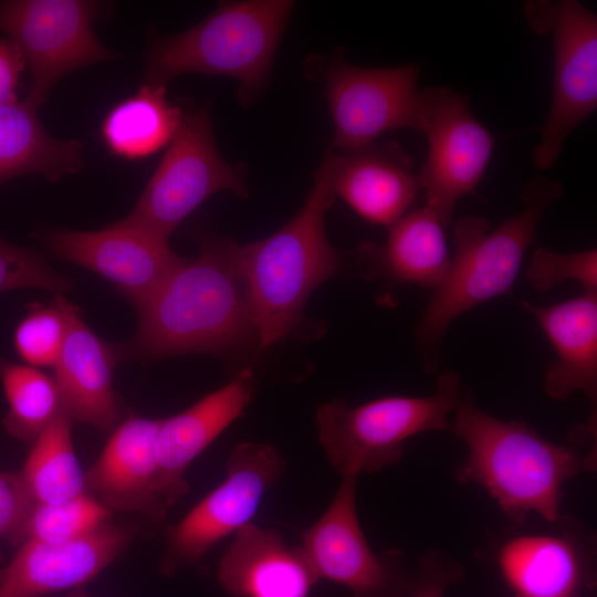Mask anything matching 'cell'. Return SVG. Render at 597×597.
<instances>
[{
	"label": "cell",
	"instance_id": "obj_22",
	"mask_svg": "<svg viewBox=\"0 0 597 597\" xmlns=\"http://www.w3.org/2000/svg\"><path fill=\"white\" fill-rule=\"evenodd\" d=\"M420 189L411 160L396 144L336 154L335 195L371 223L392 226L407 213Z\"/></svg>",
	"mask_w": 597,
	"mask_h": 597
},
{
	"label": "cell",
	"instance_id": "obj_35",
	"mask_svg": "<svg viewBox=\"0 0 597 597\" xmlns=\"http://www.w3.org/2000/svg\"><path fill=\"white\" fill-rule=\"evenodd\" d=\"M61 597H93V596L86 593L83 588H78V589L67 591L65 595Z\"/></svg>",
	"mask_w": 597,
	"mask_h": 597
},
{
	"label": "cell",
	"instance_id": "obj_30",
	"mask_svg": "<svg viewBox=\"0 0 597 597\" xmlns=\"http://www.w3.org/2000/svg\"><path fill=\"white\" fill-rule=\"evenodd\" d=\"M73 286L32 249L11 244L0 237V292L40 289L61 295Z\"/></svg>",
	"mask_w": 597,
	"mask_h": 597
},
{
	"label": "cell",
	"instance_id": "obj_4",
	"mask_svg": "<svg viewBox=\"0 0 597 597\" xmlns=\"http://www.w3.org/2000/svg\"><path fill=\"white\" fill-rule=\"evenodd\" d=\"M335 158L336 151L328 149L304 206L286 224L239 247L261 348L298 332L308 296L339 266V254L325 233V213L336 196Z\"/></svg>",
	"mask_w": 597,
	"mask_h": 597
},
{
	"label": "cell",
	"instance_id": "obj_32",
	"mask_svg": "<svg viewBox=\"0 0 597 597\" xmlns=\"http://www.w3.org/2000/svg\"><path fill=\"white\" fill-rule=\"evenodd\" d=\"M462 566L438 549H428L419 559L411 597H446L447 589L462 580Z\"/></svg>",
	"mask_w": 597,
	"mask_h": 597
},
{
	"label": "cell",
	"instance_id": "obj_17",
	"mask_svg": "<svg viewBox=\"0 0 597 597\" xmlns=\"http://www.w3.org/2000/svg\"><path fill=\"white\" fill-rule=\"evenodd\" d=\"M159 421L130 416L117 425L85 471L86 491L112 512L139 513L154 522L166 519L156 457Z\"/></svg>",
	"mask_w": 597,
	"mask_h": 597
},
{
	"label": "cell",
	"instance_id": "obj_2",
	"mask_svg": "<svg viewBox=\"0 0 597 597\" xmlns=\"http://www.w3.org/2000/svg\"><path fill=\"white\" fill-rule=\"evenodd\" d=\"M453 433L467 446L468 457L457 479L481 485L514 524L528 513L557 523L565 483L580 471L595 468L578 446L546 440L523 421H504L461 396Z\"/></svg>",
	"mask_w": 597,
	"mask_h": 597
},
{
	"label": "cell",
	"instance_id": "obj_7",
	"mask_svg": "<svg viewBox=\"0 0 597 597\" xmlns=\"http://www.w3.org/2000/svg\"><path fill=\"white\" fill-rule=\"evenodd\" d=\"M221 190L247 197L244 171L220 155L207 105L182 111L165 155L124 220L168 239L186 217Z\"/></svg>",
	"mask_w": 597,
	"mask_h": 597
},
{
	"label": "cell",
	"instance_id": "obj_9",
	"mask_svg": "<svg viewBox=\"0 0 597 597\" xmlns=\"http://www.w3.org/2000/svg\"><path fill=\"white\" fill-rule=\"evenodd\" d=\"M103 8L86 0L0 1V32L18 44L31 73L27 103L39 108L65 75L118 56L94 32Z\"/></svg>",
	"mask_w": 597,
	"mask_h": 597
},
{
	"label": "cell",
	"instance_id": "obj_34",
	"mask_svg": "<svg viewBox=\"0 0 597 597\" xmlns=\"http://www.w3.org/2000/svg\"><path fill=\"white\" fill-rule=\"evenodd\" d=\"M27 67L18 44L8 36H0V105L18 102L17 87Z\"/></svg>",
	"mask_w": 597,
	"mask_h": 597
},
{
	"label": "cell",
	"instance_id": "obj_5",
	"mask_svg": "<svg viewBox=\"0 0 597 597\" xmlns=\"http://www.w3.org/2000/svg\"><path fill=\"white\" fill-rule=\"evenodd\" d=\"M294 6L289 0L223 2L192 28L155 38L146 50L145 83L166 86L186 73L226 76L238 81L241 103L254 102Z\"/></svg>",
	"mask_w": 597,
	"mask_h": 597
},
{
	"label": "cell",
	"instance_id": "obj_19",
	"mask_svg": "<svg viewBox=\"0 0 597 597\" xmlns=\"http://www.w3.org/2000/svg\"><path fill=\"white\" fill-rule=\"evenodd\" d=\"M217 569L232 597H308L320 582L304 552L273 528L250 522L234 534Z\"/></svg>",
	"mask_w": 597,
	"mask_h": 597
},
{
	"label": "cell",
	"instance_id": "obj_28",
	"mask_svg": "<svg viewBox=\"0 0 597 597\" xmlns=\"http://www.w3.org/2000/svg\"><path fill=\"white\" fill-rule=\"evenodd\" d=\"M112 514L85 492L67 500L33 505L7 538L14 546L27 542H72L109 523Z\"/></svg>",
	"mask_w": 597,
	"mask_h": 597
},
{
	"label": "cell",
	"instance_id": "obj_11",
	"mask_svg": "<svg viewBox=\"0 0 597 597\" xmlns=\"http://www.w3.org/2000/svg\"><path fill=\"white\" fill-rule=\"evenodd\" d=\"M419 71L416 64L370 69L345 60L331 63L324 94L334 125L332 148L355 153L401 128L422 135L426 104L418 88Z\"/></svg>",
	"mask_w": 597,
	"mask_h": 597
},
{
	"label": "cell",
	"instance_id": "obj_36",
	"mask_svg": "<svg viewBox=\"0 0 597 597\" xmlns=\"http://www.w3.org/2000/svg\"><path fill=\"white\" fill-rule=\"evenodd\" d=\"M515 597V596H514Z\"/></svg>",
	"mask_w": 597,
	"mask_h": 597
},
{
	"label": "cell",
	"instance_id": "obj_14",
	"mask_svg": "<svg viewBox=\"0 0 597 597\" xmlns=\"http://www.w3.org/2000/svg\"><path fill=\"white\" fill-rule=\"evenodd\" d=\"M44 238L55 255L98 274L136 307L186 261L168 239L124 219L94 231L52 229Z\"/></svg>",
	"mask_w": 597,
	"mask_h": 597
},
{
	"label": "cell",
	"instance_id": "obj_16",
	"mask_svg": "<svg viewBox=\"0 0 597 597\" xmlns=\"http://www.w3.org/2000/svg\"><path fill=\"white\" fill-rule=\"evenodd\" d=\"M254 394L253 373L245 368L187 409L160 419L156 457L159 493L167 510L188 492L189 465L244 413Z\"/></svg>",
	"mask_w": 597,
	"mask_h": 597
},
{
	"label": "cell",
	"instance_id": "obj_25",
	"mask_svg": "<svg viewBox=\"0 0 597 597\" xmlns=\"http://www.w3.org/2000/svg\"><path fill=\"white\" fill-rule=\"evenodd\" d=\"M181 117L182 108L167 98L166 86L145 83L107 112L101 135L112 155L144 159L169 145Z\"/></svg>",
	"mask_w": 597,
	"mask_h": 597
},
{
	"label": "cell",
	"instance_id": "obj_26",
	"mask_svg": "<svg viewBox=\"0 0 597 597\" xmlns=\"http://www.w3.org/2000/svg\"><path fill=\"white\" fill-rule=\"evenodd\" d=\"M71 418L61 413L32 443L19 475L32 506L67 500L86 491L85 471L76 457Z\"/></svg>",
	"mask_w": 597,
	"mask_h": 597
},
{
	"label": "cell",
	"instance_id": "obj_18",
	"mask_svg": "<svg viewBox=\"0 0 597 597\" xmlns=\"http://www.w3.org/2000/svg\"><path fill=\"white\" fill-rule=\"evenodd\" d=\"M67 318V334L53 366L64 412L103 431L114 428L121 404L113 388V373L121 357L84 322L78 308L57 295Z\"/></svg>",
	"mask_w": 597,
	"mask_h": 597
},
{
	"label": "cell",
	"instance_id": "obj_23",
	"mask_svg": "<svg viewBox=\"0 0 597 597\" xmlns=\"http://www.w3.org/2000/svg\"><path fill=\"white\" fill-rule=\"evenodd\" d=\"M443 228L434 212L425 206L390 226L383 245L367 243L359 253L368 262L370 275L434 291L451 264Z\"/></svg>",
	"mask_w": 597,
	"mask_h": 597
},
{
	"label": "cell",
	"instance_id": "obj_24",
	"mask_svg": "<svg viewBox=\"0 0 597 597\" xmlns=\"http://www.w3.org/2000/svg\"><path fill=\"white\" fill-rule=\"evenodd\" d=\"M83 167L82 144L51 135L38 108L24 100L0 105V185L25 175L57 181Z\"/></svg>",
	"mask_w": 597,
	"mask_h": 597
},
{
	"label": "cell",
	"instance_id": "obj_13",
	"mask_svg": "<svg viewBox=\"0 0 597 597\" xmlns=\"http://www.w3.org/2000/svg\"><path fill=\"white\" fill-rule=\"evenodd\" d=\"M422 94L428 156L418 177L426 206L448 227L458 200L474 193L495 143L471 113L468 95L446 86L428 87Z\"/></svg>",
	"mask_w": 597,
	"mask_h": 597
},
{
	"label": "cell",
	"instance_id": "obj_1",
	"mask_svg": "<svg viewBox=\"0 0 597 597\" xmlns=\"http://www.w3.org/2000/svg\"><path fill=\"white\" fill-rule=\"evenodd\" d=\"M137 311L136 335L118 346L121 357L219 353L258 338L239 245L229 240L203 242Z\"/></svg>",
	"mask_w": 597,
	"mask_h": 597
},
{
	"label": "cell",
	"instance_id": "obj_33",
	"mask_svg": "<svg viewBox=\"0 0 597 597\" xmlns=\"http://www.w3.org/2000/svg\"><path fill=\"white\" fill-rule=\"evenodd\" d=\"M31 507L19 472L0 471V536H7Z\"/></svg>",
	"mask_w": 597,
	"mask_h": 597
},
{
	"label": "cell",
	"instance_id": "obj_15",
	"mask_svg": "<svg viewBox=\"0 0 597 597\" xmlns=\"http://www.w3.org/2000/svg\"><path fill=\"white\" fill-rule=\"evenodd\" d=\"M128 527L112 522L66 543L27 542L0 569V597H43L83 588L127 547Z\"/></svg>",
	"mask_w": 597,
	"mask_h": 597
},
{
	"label": "cell",
	"instance_id": "obj_31",
	"mask_svg": "<svg viewBox=\"0 0 597 597\" xmlns=\"http://www.w3.org/2000/svg\"><path fill=\"white\" fill-rule=\"evenodd\" d=\"M526 276L540 292H547L565 281L578 282L584 292H597V252L591 249L559 253L537 248L532 255Z\"/></svg>",
	"mask_w": 597,
	"mask_h": 597
},
{
	"label": "cell",
	"instance_id": "obj_27",
	"mask_svg": "<svg viewBox=\"0 0 597 597\" xmlns=\"http://www.w3.org/2000/svg\"><path fill=\"white\" fill-rule=\"evenodd\" d=\"M0 380L8 401L2 425L13 438L33 443L64 412L54 378L39 368L0 356Z\"/></svg>",
	"mask_w": 597,
	"mask_h": 597
},
{
	"label": "cell",
	"instance_id": "obj_20",
	"mask_svg": "<svg viewBox=\"0 0 597 597\" xmlns=\"http://www.w3.org/2000/svg\"><path fill=\"white\" fill-rule=\"evenodd\" d=\"M585 534L565 522L561 535L530 534L506 541L496 562L515 597H573L593 584Z\"/></svg>",
	"mask_w": 597,
	"mask_h": 597
},
{
	"label": "cell",
	"instance_id": "obj_8",
	"mask_svg": "<svg viewBox=\"0 0 597 597\" xmlns=\"http://www.w3.org/2000/svg\"><path fill=\"white\" fill-rule=\"evenodd\" d=\"M524 13L535 32L552 35L554 46L552 104L532 155L534 166L546 170L597 108V18L575 0L531 1Z\"/></svg>",
	"mask_w": 597,
	"mask_h": 597
},
{
	"label": "cell",
	"instance_id": "obj_10",
	"mask_svg": "<svg viewBox=\"0 0 597 597\" xmlns=\"http://www.w3.org/2000/svg\"><path fill=\"white\" fill-rule=\"evenodd\" d=\"M281 452L263 442H242L231 452L224 480L165 532L164 575L200 561L216 544L252 522L265 494L282 478Z\"/></svg>",
	"mask_w": 597,
	"mask_h": 597
},
{
	"label": "cell",
	"instance_id": "obj_6",
	"mask_svg": "<svg viewBox=\"0 0 597 597\" xmlns=\"http://www.w3.org/2000/svg\"><path fill=\"white\" fill-rule=\"evenodd\" d=\"M462 395L460 375L448 370L428 396H387L358 406L336 398L317 407L318 442L342 476L376 473L401 460L408 439L450 429L448 416Z\"/></svg>",
	"mask_w": 597,
	"mask_h": 597
},
{
	"label": "cell",
	"instance_id": "obj_12",
	"mask_svg": "<svg viewBox=\"0 0 597 597\" xmlns=\"http://www.w3.org/2000/svg\"><path fill=\"white\" fill-rule=\"evenodd\" d=\"M355 475H344L321 517L301 532L300 547L320 579L346 587L352 597H411L416 574L397 548L375 551L356 509Z\"/></svg>",
	"mask_w": 597,
	"mask_h": 597
},
{
	"label": "cell",
	"instance_id": "obj_3",
	"mask_svg": "<svg viewBox=\"0 0 597 597\" xmlns=\"http://www.w3.org/2000/svg\"><path fill=\"white\" fill-rule=\"evenodd\" d=\"M562 193L559 181L536 177L522 190L524 209L495 230L475 216L453 224L454 258L416 327L426 369H436L444 335L458 316L511 291L543 216Z\"/></svg>",
	"mask_w": 597,
	"mask_h": 597
},
{
	"label": "cell",
	"instance_id": "obj_29",
	"mask_svg": "<svg viewBox=\"0 0 597 597\" xmlns=\"http://www.w3.org/2000/svg\"><path fill=\"white\" fill-rule=\"evenodd\" d=\"M67 334V318L54 296L51 304L32 303L13 334L17 355L25 365L53 367L61 354Z\"/></svg>",
	"mask_w": 597,
	"mask_h": 597
},
{
	"label": "cell",
	"instance_id": "obj_21",
	"mask_svg": "<svg viewBox=\"0 0 597 597\" xmlns=\"http://www.w3.org/2000/svg\"><path fill=\"white\" fill-rule=\"evenodd\" d=\"M523 308L538 323L551 342L556 359L545 373L544 390L554 400L584 392L597 402V292L546 306L527 301Z\"/></svg>",
	"mask_w": 597,
	"mask_h": 597
}]
</instances>
